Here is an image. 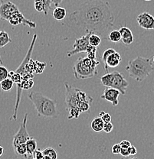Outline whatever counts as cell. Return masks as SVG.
I'll return each mask as SVG.
<instances>
[{
	"label": "cell",
	"instance_id": "1",
	"mask_svg": "<svg viewBox=\"0 0 154 159\" xmlns=\"http://www.w3.org/2000/svg\"><path fill=\"white\" fill-rule=\"evenodd\" d=\"M114 17L108 2L87 0L69 16L65 25L75 31L103 35L114 27Z\"/></svg>",
	"mask_w": 154,
	"mask_h": 159
},
{
	"label": "cell",
	"instance_id": "2",
	"mask_svg": "<svg viewBox=\"0 0 154 159\" xmlns=\"http://www.w3.org/2000/svg\"><path fill=\"white\" fill-rule=\"evenodd\" d=\"M64 87H65L64 102H65L67 111H69L72 109L78 108L82 112L89 109L93 102L91 97H88L84 91L72 87L67 82L64 83Z\"/></svg>",
	"mask_w": 154,
	"mask_h": 159
},
{
	"label": "cell",
	"instance_id": "3",
	"mask_svg": "<svg viewBox=\"0 0 154 159\" xmlns=\"http://www.w3.org/2000/svg\"><path fill=\"white\" fill-rule=\"evenodd\" d=\"M29 98L37 111L38 116L43 118H57L58 115V103L54 99L44 96L39 92L29 93Z\"/></svg>",
	"mask_w": 154,
	"mask_h": 159
},
{
	"label": "cell",
	"instance_id": "4",
	"mask_svg": "<svg viewBox=\"0 0 154 159\" xmlns=\"http://www.w3.org/2000/svg\"><path fill=\"white\" fill-rule=\"evenodd\" d=\"M154 70L151 59L137 56L128 62L126 70L129 76L137 82H141L150 75Z\"/></svg>",
	"mask_w": 154,
	"mask_h": 159
},
{
	"label": "cell",
	"instance_id": "5",
	"mask_svg": "<svg viewBox=\"0 0 154 159\" xmlns=\"http://www.w3.org/2000/svg\"><path fill=\"white\" fill-rule=\"evenodd\" d=\"M100 62L97 60H91L87 57H80L73 66L74 77L77 80L91 78L97 74V67Z\"/></svg>",
	"mask_w": 154,
	"mask_h": 159
},
{
	"label": "cell",
	"instance_id": "6",
	"mask_svg": "<svg viewBox=\"0 0 154 159\" xmlns=\"http://www.w3.org/2000/svg\"><path fill=\"white\" fill-rule=\"evenodd\" d=\"M100 82L105 87H110L119 90L122 95H125L129 86V82L124 77L123 73L119 71L107 73L100 77Z\"/></svg>",
	"mask_w": 154,
	"mask_h": 159
},
{
	"label": "cell",
	"instance_id": "7",
	"mask_svg": "<svg viewBox=\"0 0 154 159\" xmlns=\"http://www.w3.org/2000/svg\"><path fill=\"white\" fill-rule=\"evenodd\" d=\"M28 116H29L28 113L25 114V116L24 118H23V121L21 123L19 129L18 130V132L15 134L14 137H13V148L19 146V145H21V144H26V142L31 138V136L29 135V132H28L27 131V127H26V125H27Z\"/></svg>",
	"mask_w": 154,
	"mask_h": 159
},
{
	"label": "cell",
	"instance_id": "8",
	"mask_svg": "<svg viewBox=\"0 0 154 159\" xmlns=\"http://www.w3.org/2000/svg\"><path fill=\"white\" fill-rule=\"evenodd\" d=\"M91 34L92 33H88V34H84L78 39H76L74 44H73V49L67 52L68 57H70L75 55V54H79V53L86 52L87 48L90 45L89 38Z\"/></svg>",
	"mask_w": 154,
	"mask_h": 159
},
{
	"label": "cell",
	"instance_id": "9",
	"mask_svg": "<svg viewBox=\"0 0 154 159\" xmlns=\"http://www.w3.org/2000/svg\"><path fill=\"white\" fill-rule=\"evenodd\" d=\"M19 11V8L9 0H2L0 2V20L8 21L16 12Z\"/></svg>",
	"mask_w": 154,
	"mask_h": 159
},
{
	"label": "cell",
	"instance_id": "10",
	"mask_svg": "<svg viewBox=\"0 0 154 159\" xmlns=\"http://www.w3.org/2000/svg\"><path fill=\"white\" fill-rule=\"evenodd\" d=\"M138 25L146 30H154V17L147 11H143L137 16Z\"/></svg>",
	"mask_w": 154,
	"mask_h": 159
},
{
	"label": "cell",
	"instance_id": "11",
	"mask_svg": "<svg viewBox=\"0 0 154 159\" xmlns=\"http://www.w3.org/2000/svg\"><path fill=\"white\" fill-rule=\"evenodd\" d=\"M9 22L13 26L23 25L29 26L31 29H35L36 28V23L26 19L20 11H18L17 12L15 13L9 20Z\"/></svg>",
	"mask_w": 154,
	"mask_h": 159
},
{
	"label": "cell",
	"instance_id": "12",
	"mask_svg": "<svg viewBox=\"0 0 154 159\" xmlns=\"http://www.w3.org/2000/svg\"><path fill=\"white\" fill-rule=\"evenodd\" d=\"M120 91L117 89L110 88V87H106L104 93L100 96V99H105V100L110 102L114 107L118 105L119 103V96H120Z\"/></svg>",
	"mask_w": 154,
	"mask_h": 159
},
{
	"label": "cell",
	"instance_id": "13",
	"mask_svg": "<svg viewBox=\"0 0 154 159\" xmlns=\"http://www.w3.org/2000/svg\"><path fill=\"white\" fill-rule=\"evenodd\" d=\"M121 56L119 53L115 52L114 54H111L108 58L106 61L105 64H104V70L107 71V73L108 72V67L110 68H114V67H117V66H119V64L121 62Z\"/></svg>",
	"mask_w": 154,
	"mask_h": 159
},
{
	"label": "cell",
	"instance_id": "14",
	"mask_svg": "<svg viewBox=\"0 0 154 159\" xmlns=\"http://www.w3.org/2000/svg\"><path fill=\"white\" fill-rule=\"evenodd\" d=\"M119 31H120V34H121V41H123L124 44L129 45V44H131L133 42L134 38L133 32L129 28L122 27L120 28Z\"/></svg>",
	"mask_w": 154,
	"mask_h": 159
},
{
	"label": "cell",
	"instance_id": "15",
	"mask_svg": "<svg viewBox=\"0 0 154 159\" xmlns=\"http://www.w3.org/2000/svg\"><path fill=\"white\" fill-rule=\"evenodd\" d=\"M14 149V152L16 154V157L19 159H28L29 158L28 155L27 148H26V144H21L19 146L16 147Z\"/></svg>",
	"mask_w": 154,
	"mask_h": 159
},
{
	"label": "cell",
	"instance_id": "16",
	"mask_svg": "<svg viewBox=\"0 0 154 159\" xmlns=\"http://www.w3.org/2000/svg\"><path fill=\"white\" fill-rule=\"evenodd\" d=\"M26 148H27V152L28 155H29V158H33V155H34L35 152L37 150L38 144L37 141L35 140L34 138H31L26 142Z\"/></svg>",
	"mask_w": 154,
	"mask_h": 159
},
{
	"label": "cell",
	"instance_id": "17",
	"mask_svg": "<svg viewBox=\"0 0 154 159\" xmlns=\"http://www.w3.org/2000/svg\"><path fill=\"white\" fill-rule=\"evenodd\" d=\"M53 18L57 21H62L65 19L66 16H67V11L64 8L61 7V6H58L55 7L52 11Z\"/></svg>",
	"mask_w": 154,
	"mask_h": 159
},
{
	"label": "cell",
	"instance_id": "18",
	"mask_svg": "<svg viewBox=\"0 0 154 159\" xmlns=\"http://www.w3.org/2000/svg\"><path fill=\"white\" fill-rule=\"evenodd\" d=\"M91 125V129L94 132H101L104 129V122L100 117H96L92 120Z\"/></svg>",
	"mask_w": 154,
	"mask_h": 159
},
{
	"label": "cell",
	"instance_id": "19",
	"mask_svg": "<svg viewBox=\"0 0 154 159\" xmlns=\"http://www.w3.org/2000/svg\"><path fill=\"white\" fill-rule=\"evenodd\" d=\"M12 41L10 36L6 31H0V48H2Z\"/></svg>",
	"mask_w": 154,
	"mask_h": 159
},
{
	"label": "cell",
	"instance_id": "20",
	"mask_svg": "<svg viewBox=\"0 0 154 159\" xmlns=\"http://www.w3.org/2000/svg\"><path fill=\"white\" fill-rule=\"evenodd\" d=\"M13 85H14V82H13L12 80L9 78V77L0 83V87L5 92H9V90H11L12 89Z\"/></svg>",
	"mask_w": 154,
	"mask_h": 159
},
{
	"label": "cell",
	"instance_id": "21",
	"mask_svg": "<svg viewBox=\"0 0 154 159\" xmlns=\"http://www.w3.org/2000/svg\"><path fill=\"white\" fill-rule=\"evenodd\" d=\"M109 41H110L113 43H117L121 40V34L119 30H113L110 31L108 34Z\"/></svg>",
	"mask_w": 154,
	"mask_h": 159
},
{
	"label": "cell",
	"instance_id": "22",
	"mask_svg": "<svg viewBox=\"0 0 154 159\" xmlns=\"http://www.w3.org/2000/svg\"><path fill=\"white\" fill-rule=\"evenodd\" d=\"M42 153L44 156L49 157L51 159H57L58 158V152L54 148H51V147H48V148H44L42 151Z\"/></svg>",
	"mask_w": 154,
	"mask_h": 159
},
{
	"label": "cell",
	"instance_id": "23",
	"mask_svg": "<svg viewBox=\"0 0 154 159\" xmlns=\"http://www.w3.org/2000/svg\"><path fill=\"white\" fill-rule=\"evenodd\" d=\"M101 42V39L100 36L97 35L96 34H91L90 38H89V44L90 45L93 46V47H98Z\"/></svg>",
	"mask_w": 154,
	"mask_h": 159
},
{
	"label": "cell",
	"instance_id": "24",
	"mask_svg": "<svg viewBox=\"0 0 154 159\" xmlns=\"http://www.w3.org/2000/svg\"><path fill=\"white\" fill-rule=\"evenodd\" d=\"M87 57L91 60H97L96 59V55H97V48L93 47L91 45H89L86 51Z\"/></svg>",
	"mask_w": 154,
	"mask_h": 159
},
{
	"label": "cell",
	"instance_id": "25",
	"mask_svg": "<svg viewBox=\"0 0 154 159\" xmlns=\"http://www.w3.org/2000/svg\"><path fill=\"white\" fill-rule=\"evenodd\" d=\"M68 112V119H78L79 116H81V114L82 113V111L80 110L78 108H74L70 109Z\"/></svg>",
	"mask_w": 154,
	"mask_h": 159
},
{
	"label": "cell",
	"instance_id": "26",
	"mask_svg": "<svg viewBox=\"0 0 154 159\" xmlns=\"http://www.w3.org/2000/svg\"><path fill=\"white\" fill-rule=\"evenodd\" d=\"M9 70L4 66H0V83L9 77Z\"/></svg>",
	"mask_w": 154,
	"mask_h": 159
},
{
	"label": "cell",
	"instance_id": "27",
	"mask_svg": "<svg viewBox=\"0 0 154 159\" xmlns=\"http://www.w3.org/2000/svg\"><path fill=\"white\" fill-rule=\"evenodd\" d=\"M115 52H117V51H115L114 48H107L106 49L105 51H104V52L102 54V61H103V63H104V64H105L106 63V61H107V59L109 57H110L111 54H114Z\"/></svg>",
	"mask_w": 154,
	"mask_h": 159
},
{
	"label": "cell",
	"instance_id": "28",
	"mask_svg": "<svg viewBox=\"0 0 154 159\" xmlns=\"http://www.w3.org/2000/svg\"><path fill=\"white\" fill-rule=\"evenodd\" d=\"M34 1L39 2L41 3V4L44 6V9H45V13H44V15L47 16L48 13H49V11L51 9V0H34Z\"/></svg>",
	"mask_w": 154,
	"mask_h": 159
},
{
	"label": "cell",
	"instance_id": "29",
	"mask_svg": "<svg viewBox=\"0 0 154 159\" xmlns=\"http://www.w3.org/2000/svg\"><path fill=\"white\" fill-rule=\"evenodd\" d=\"M99 117L102 119V120L104 121V123H107V122H111V116L109 113H107L104 111H101V112L99 113Z\"/></svg>",
	"mask_w": 154,
	"mask_h": 159
},
{
	"label": "cell",
	"instance_id": "30",
	"mask_svg": "<svg viewBox=\"0 0 154 159\" xmlns=\"http://www.w3.org/2000/svg\"><path fill=\"white\" fill-rule=\"evenodd\" d=\"M113 129H114L113 124H112L111 122H107V123H104V129H103V131H104V132H106V133H110V132H112Z\"/></svg>",
	"mask_w": 154,
	"mask_h": 159
},
{
	"label": "cell",
	"instance_id": "31",
	"mask_svg": "<svg viewBox=\"0 0 154 159\" xmlns=\"http://www.w3.org/2000/svg\"><path fill=\"white\" fill-rule=\"evenodd\" d=\"M111 151L112 153L114 154V155H119L121 152V146H120V144H115L112 146Z\"/></svg>",
	"mask_w": 154,
	"mask_h": 159
},
{
	"label": "cell",
	"instance_id": "32",
	"mask_svg": "<svg viewBox=\"0 0 154 159\" xmlns=\"http://www.w3.org/2000/svg\"><path fill=\"white\" fill-rule=\"evenodd\" d=\"M33 158L34 159H43L44 158V155H43L42 151L36 150L35 152L34 155H33Z\"/></svg>",
	"mask_w": 154,
	"mask_h": 159
},
{
	"label": "cell",
	"instance_id": "33",
	"mask_svg": "<svg viewBox=\"0 0 154 159\" xmlns=\"http://www.w3.org/2000/svg\"><path fill=\"white\" fill-rule=\"evenodd\" d=\"M121 148H129V147L131 146V143L127 140H123L120 142V143Z\"/></svg>",
	"mask_w": 154,
	"mask_h": 159
},
{
	"label": "cell",
	"instance_id": "34",
	"mask_svg": "<svg viewBox=\"0 0 154 159\" xmlns=\"http://www.w3.org/2000/svg\"><path fill=\"white\" fill-rule=\"evenodd\" d=\"M128 152H129V154H130V155H135L137 153V148H136V147L133 146V145H131L130 147H129Z\"/></svg>",
	"mask_w": 154,
	"mask_h": 159
},
{
	"label": "cell",
	"instance_id": "35",
	"mask_svg": "<svg viewBox=\"0 0 154 159\" xmlns=\"http://www.w3.org/2000/svg\"><path fill=\"white\" fill-rule=\"evenodd\" d=\"M120 155H121L123 157H128L130 156V154H129L128 148H121V152H120Z\"/></svg>",
	"mask_w": 154,
	"mask_h": 159
},
{
	"label": "cell",
	"instance_id": "36",
	"mask_svg": "<svg viewBox=\"0 0 154 159\" xmlns=\"http://www.w3.org/2000/svg\"><path fill=\"white\" fill-rule=\"evenodd\" d=\"M62 1L63 0H51V3L54 4V6H55V7H58V6L62 3Z\"/></svg>",
	"mask_w": 154,
	"mask_h": 159
},
{
	"label": "cell",
	"instance_id": "37",
	"mask_svg": "<svg viewBox=\"0 0 154 159\" xmlns=\"http://www.w3.org/2000/svg\"><path fill=\"white\" fill-rule=\"evenodd\" d=\"M3 152H4V149H3V148L2 146H0V157L2 155Z\"/></svg>",
	"mask_w": 154,
	"mask_h": 159
},
{
	"label": "cell",
	"instance_id": "38",
	"mask_svg": "<svg viewBox=\"0 0 154 159\" xmlns=\"http://www.w3.org/2000/svg\"><path fill=\"white\" fill-rule=\"evenodd\" d=\"M43 159H51V158H49V157H46V156H44V158Z\"/></svg>",
	"mask_w": 154,
	"mask_h": 159
},
{
	"label": "cell",
	"instance_id": "39",
	"mask_svg": "<svg viewBox=\"0 0 154 159\" xmlns=\"http://www.w3.org/2000/svg\"><path fill=\"white\" fill-rule=\"evenodd\" d=\"M144 1H152V0H144Z\"/></svg>",
	"mask_w": 154,
	"mask_h": 159
},
{
	"label": "cell",
	"instance_id": "40",
	"mask_svg": "<svg viewBox=\"0 0 154 159\" xmlns=\"http://www.w3.org/2000/svg\"><path fill=\"white\" fill-rule=\"evenodd\" d=\"M131 159H138L137 158H131Z\"/></svg>",
	"mask_w": 154,
	"mask_h": 159
},
{
	"label": "cell",
	"instance_id": "41",
	"mask_svg": "<svg viewBox=\"0 0 154 159\" xmlns=\"http://www.w3.org/2000/svg\"><path fill=\"white\" fill-rule=\"evenodd\" d=\"M153 61H154V57H153Z\"/></svg>",
	"mask_w": 154,
	"mask_h": 159
},
{
	"label": "cell",
	"instance_id": "42",
	"mask_svg": "<svg viewBox=\"0 0 154 159\" xmlns=\"http://www.w3.org/2000/svg\"><path fill=\"white\" fill-rule=\"evenodd\" d=\"M32 159H34V158H32Z\"/></svg>",
	"mask_w": 154,
	"mask_h": 159
}]
</instances>
